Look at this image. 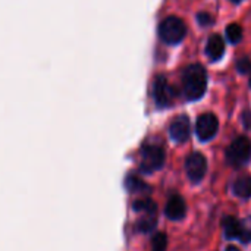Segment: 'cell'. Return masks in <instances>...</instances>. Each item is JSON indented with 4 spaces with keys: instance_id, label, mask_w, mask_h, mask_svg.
Returning <instances> with one entry per match:
<instances>
[{
    "instance_id": "ffe728a7",
    "label": "cell",
    "mask_w": 251,
    "mask_h": 251,
    "mask_svg": "<svg viewBox=\"0 0 251 251\" xmlns=\"http://www.w3.org/2000/svg\"><path fill=\"white\" fill-rule=\"evenodd\" d=\"M243 243H249L251 241V219L243 222V237H241Z\"/></svg>"
},
{
    "instance_id": "7402d4cb",
    "label": "cell",
    "mask_w": 251,
    "mask_h": 251,
    "mask_svg": "<svg viewBox=\"0 0 251 251\" xmlns=\"http://www.w3.org/2000/svg\"><path fill=\"white\" fill-rule=\"evenodd\" d=\"M225 251H241V250H240L238 247H235V246H228Z\"/></svg>"
},
{
    "instance_id": "30bf717a",
    "label": "cell",
    "mask_w": 251,
    "mask_h": 251,
    "mask_svg": "<svg viewBox=\"0 0 251 251\" xmlns=\"http://www.w3.org/2000/svg\"><path fill=\"white\" fill-rule=\"evenodd\" d=\"M206 53L210 60H219L225 53V41L219 34H212L206 44Z\"/></svg>"
},
{
    "instance_id": "9a60e30c",
    "label": "cell",
    "mask_w": 251,
    "mask_h": 251,
    "mask_svg": "<svg viewBox=\"0 0 251 251\" xmlns=\"http://www.w3.org/2000/svg\"><path fill=\"white\" fill-rule=\"evenodd\" d=\"M156 225H157V219H156V216H154V215H146V216H143L141 219H138V222H137L135 228H137V231H138V232L147 234V232L153 231V229L156 228Z\"/></svg>"
},
{
    "instance_id": "e0dca14e",
    "label": "cell",
    "mask_w": 251,
    "mask_h": 251,
    "mask_svg": "<svg viewBox=\"0 0 251 251\" xmlns=\"http://www.w3.org/2000/svg\"><path fill=\"white\" fill-rule=\"evenodd\" d=\"M168 247V237L163 232H159L153 237L151 241V251H166Z\"/></svg>"
},
{
    "instance_id": "44dd1931",
    "label": "cell",
    "mask_w": 251,
    "mask_h": 251,
    "mask_svg": "<svg viewBox=\"0 0 251 251\" xmlns=\"http://www.w3.org/2000/svg\"><path fill=\"white\" fill-rule=\"evenodd\" d=\"M243 124L247 129H251V112L250 110H246L243 113Z\"/></svg>"
},
{
    "instance_id": "6da1fadb",
    "label": "cell",
    "mask_w": 251,
    "mask_h": 251,
    "mask_svg": "<svg viewBox=\"0 0 251 251\" xmlns=\"http://www.w3.org/2000/svg\"><path fill=\"white\" fill-rule=\"evenodd\" d=\"M206 90H207V71L199 63H193L187 66L182 72V91L187 100L201 99Z\"/></svg>"
},
{
    "instance_id": "7a4b0ae2",
    "label": "cell",
    "mask_w": 251,
    "mask_h": 251,
    "mask_svg": "<svg viewBox=\"0 0 251 251\" xmlns=\"http://www.w3.org/2000/svg\"><path fill=\"white\" fill-rule=\"evenodd\" d=\"M187 34V26L182 19L176 16H169L163 19L159 25V35L166 44H178L184 40Z\"/></svg>"
},
{
    "instance_id": "cb8c5ba5",
    "label": "cell",
    "mask_w": 251,
    "mask_h": 251,
    "mask_svg": "<svg viewBox=\"0 0 251 251\" xmlns=\"http://www.w3.org/2000/svg\"><path fill=\"white\" fill-rule=\"evenodd\" d=\"M250 87H251V78H250Z\"/></svg>"
},
{
    "instance_id": "7c38bea8",
    "label": "cell",
    "mask_w": 251,
    "mask_h": 251,
    "mask_svg": "<svg viewBox=\"0 0 251 251\" xmlns=\"http://www.w3.org/2000/svg\"><path fill=\"white\" fill-rule=\"evenodd\" d=\"M234 194L240 199H250L251 197V176L244 175L240 176L234 184Z\"/></svg>"
},
{
    "instance_id": "ba28073f",
    "label": "cell",
    "mask_w": 251,
    "mask_h": 251,
    "mask_svg": "<svg viewBox=\"0 0 251 251\" xmlns=\"http://www.w3.org/2000/svg\"><path fill=\"white\" fill-rule=\"evenodd\" d=\"M169 134H171V138L174 141L185 143L191 134V124H190L188 116H185V115L176 116L169 126Z\"/></svg>"
},
{
    "instance_id": "d6986e66",
    "label": "cell",
    "mask_w": 251,
    "mask_h": 251,
    "mask_svg": "<svg viewBox=\"0 0 251 251\" xmlns=\"http://www.w3.org/2000/svg\"><path fill=\"white\" fill-rule=\"evenodd\" d=\"M197 21H199V24H200L201 26H210V25H213V22H215L213 16H212L209 12H200V13L197 15Z\"/></svg>"
},
{
    "instance_id": "5bb4252c",
    "label": "cell",
    "mask_w": 251,
    "mask_h": 251,
    "mask_svg": "<svg viewBox=\"0 0 251 251\" xmlns=\"http://www.w3.org/2000/svg\"><path fill=\"white\" fill-rule=\"evenodd\" d=\"M125 187H126V190H128L129 193H134V194H137V193H144V191H149V190H150V187H149L144 181H141L140 178L132 176V175H129V176L126 178Z\"/></svg>"
},
{
    "instance_id": "603a6c76",
    "label": "cell",
    "mask_w": 251,
    "mask_h": 251,
    "mask_svg": "<svg viewBox=\"0 0 251 251\" xmlns=\"http://www.w3.org/2000/svg\"><path fill=\"white\" fill-rule=\"evenodd\" d=\"M232 3H240V1H243V0H231Z\"/></svg>"
},
{
    "instance_id": "5b68a950",
    "label": "cell",
    "mask_w": 251,
    "mask_h": 251,
    "mask_svg": "<svg viewBox=\"0 0 251 251\" xmlns=\"http://www.w3.org/2000/svg\"><path fill=\"white\" fill-rule=\"evenodd\" d=\"M175 97H176V93H175L174 87L169 84V81L166 79V76H163V75L156 76V79L153 82L154 103L159 107H168L174 103Z\"/></svg>"
},
{
    "instance_id": "277c9868",
    "label": "cell",
    "mask_w": 251,
    "mask_h": 251,
    "mask_svg": "<svg viewBox=\"0 0 251 251\" xmlns=\"http://www.w3.org/2000/svg\"><path fill=\"white\" fill-rule=\"evenodd\" d=\"M140 156V169L144 174L159 171L165 163V151L159 146H143Z\"/></svg>"
},
{
    "instance_id": "8992f818",
    "label": "cell",
    "mask_w": 251,
    "mask_h": 251,
    "mask_svg": "<svg viewBox=\"0 0 251 251\" xmlns=\"http://www.w3.org/2000/svg\"><path fill=\"white\" fill-rule=\"evenodd\" d=\"M185 171H187L188 179L191 182H194V184H199L206 176V172H207V160H206V157L199 151L191 153L187 157Z\"/></svg>"
},
{
    "instance_id": "52a82bcc",
    "label": "cell",
    "mask_w": 251,
    "mask_h": 251,
    "mask_svg": "<svg viewBox=\"0 0 251 251\" xmlns=\"http://www.w3.org/2000/svg\"><path fill=\"white\" fill-rule=\"evenodd\" d=\"M219 129V121L213 113H203L196 124V132L200 141H210Z\"/></svg>"
},
{
    "instance_id": "ac0fdd59",
    "label": "cell",
    "mask_w": 251,
    "mask_h": 251,
    "mask_svg": "<svg viewBox=\"0 0 251 251\" xmlns=\"http://www.w3.org/2000/svg\"><path fill=\"white\" fill-rule=\"evenodd\" d=\"M237 71L240 74H251V60L249 57H243L237 62Z\"/></svg>"
},
{
    "instance_id": "4fadbf2b",
    "label": "cell",
    "mask_w": 251,
    "mask_h": 251,
    "mask_svg": "<svg viewBox=\"0 0 251 251\" xmlns=\"http://www.w3.org/2000/svg\"><path fill=\"white\" fill-rule=\"evenodd\" d=\"M132 209L135 212H140V213H146V215H154L157 212V206L153 200L150 199H140L137 201H134L132 204Z\"/></svg>"
},
{
    "instance_id": "3957f363",
    "label": "cell",
    "mask_w": 251,
    "mask_h": 251,
    "mask_svg": "<svg viewBox=\"0 0 251 251\" xmlns=\"http://www.w3.org/2000/svg\"><path fill=\"white\" fill-rule=\"evenodd\" d=\"M226 162L231 166L240 168L244 166L246 163H249L251 159V143L247 137H238L235 138L231 146L226 149L225 153Z\"/></svg>"
},
{
    "instance_id": "8fae6325",
    "label": "cell",
    "mask_w": 251,
    "mask_h": 251,
    "mask_svg": "<svg viewBox=\"0 0 251 251\" xmlns=\"http://www.w3.org/2000/svg\"><path fill=\"white\" fill-rule=\"evenodd\" d=\"M222 226H224V232H225L226 238H229V240L240 238L241 240V237H243V222H240L234 216H225L224 221H222Z\"/></svg>"
},
{
    "instance_id": "9c48e42d",
    "label": "cell",
    "mask_w": 251,
    "mask_h": 251,
    "mask_svg": "<svg viewBox=\"0 0 251 251\" xmlns=\"http://www.w3.org/2000/svg\"><path fill=\"white\" fill-rule=\"evenodd\" d=\"M185 212H187L185 201L179 196H174L165 207V215L171 221H181L185 216Z\"/></svg>"
},
{
    "instance_id": "2e32d148",
    "label": "cell",
    "mask_w": 251,
    "mask_h": 251,
    "mask_svg": "<svg viewBox=\"0 0 251 251\" xmlns=\"http://www.w3.org/2000/svg\"><path fill=\"white\" fill-rule=\"evenodd\" d=\"M225 34H226V38H228L229 43L237 44V43H240L241 38H243V28H241L240 24H235V22H234V24H229V25L226 26Z\"/></svg>"
}]
</instances>
